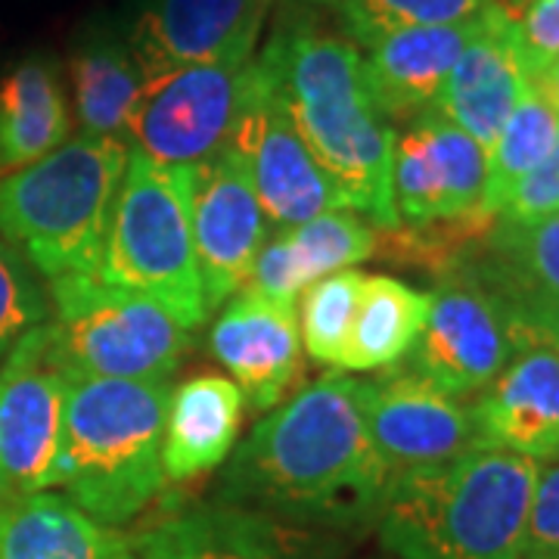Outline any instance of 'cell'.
Segmentation results:
<instances>
[{
  "label": "cell",
  "mask_w": 559,
  "mask_h": 559,
  "mask_svg": "<svg viewBox=\"0 0 559 559\" xmlns=\"http://www.w3.org/2000/svg\"><path fill=\"white\" fill-rule=\"evenodd\" d=\"M261 212L246 162L234 146L193 165V242L209 314L237 296L264 242Z\"/></svg>",
  "instance_id": "5bb4252c"
},
{
  "label": "cell",
  "mask_w": 559,
  "mask_h": 559,
  "mask_svg": "<svg viewBox=\"0 0 559 559\" xmlns=\"http://www.w3.org/2000/svg\"><path fill=\"white\" fill-rule=\"evenodd\" d=\"M138 559H305V540L271 516L234 503L165 513L128 538Z\"/></svg>",
  "instance_id": "44dd1931"
},
{
  "label": "cell",
  "mask_w": 559,
  "mask_h": 559,
  "mask_svg": "<svg viewBox=\"0 0 559 559\" xmlns=\"http://www.w3.org/2000/svg\"><path fill=\"white\" fill-rule=\"evenodd\" d=\"M358 392L370 439L392 476L481 448L473 407L411 367H389L380 380H358Z\"/></svg>",
  "instance_id": "7c38bea8"
},
{
  "label": "cell",
  "mask_w": 559,
  "mask_h": 559,
  "mask_svg": "<svg viewBox=\"0 0 559 559\" xmlns=\"http://www.w3.org/2000/svg\"><path fill=\"white\" fill-rule=\"evenodd\" d=\"M72 116L62 72L50 57H28L0 81V171L44 159L69 140Z\"/></svg>",
  "instance_id": "cb8c5ba5"
},
{
  "label": "cell",
  "mask_w": 559,
  "mask_h": 559,
  "mask_svg": "<svg viewBox=\"0 0 559 559\" xmlns=\"http://www.w3.org/2000/svg\"><path fill=\"white\" fill-rule=\"evenodd\" d=\"M227 146H234L246 162L249 180L255 187L264 218L280 227H293L323 212L348 209L340 187L311 156L289 121L271 75L259 57L252 60V81Z\"/></svg>",
  "instance_id": "30bf717a"
},
{
  "label": "cell",
  "mask_w": 559,
  "mask_h": 559,
  "mask_svg": "<svg viewBox=\"0 0 559 559\" xmlns=\"http://www.w3.org/2000/svg\"><path fill=\"white\" fill-rule=\"evenodd\" d=\"M507 296V293H503ZM510 299V296H507ZM532 333L547 340L559 352V301L554 299H510Z\"/></svg>",
  "instance_id": "e575fe53"
},
{
  "label": "cell",
  "mask_w": 559,
  "mask_h": 559,
  "mask_svg": "<svg viewBox=\"0 0 559 559\" xmlns=\"http://www.w3.org/2000/svg\"><path fill=\"white\" fill-rule=\"evenodd\" d=\"M559 131V112L538 81L528 79L513 112L500 124L498 138L488 146V178H485V209L498 215L507 193L538 165Z\"/></svg>",
  "instance_id": "4316f807"
},
{
  "label": "cell",
  "mask_w": 559,
  "mask_h": 559,
  "mask_svg": "<svg viewBox=\"0 0 559 559\" xmlns=\"http://www.w3.org/2000/svg\"><path fill=\"white\" fill-rule=\"evenodd\" d=\"M532 336L498 286L448 280L429 293L426 323L411 348V370L457 399L479 395Z\"/></svg>",
  "instance_id": "ba28073f"
},
{
  "label": "cell",
  "mask_w": 559,
  "mask_h": 559,
  "mask_svg": "<svg viewBox=\"0 0 559 559\" xmlns=\"http://www.w3.org/2000/svg\"><path fill=\"white\" fill-rule=\"evenodd\" d=\"M131 156L128 140H66L0 178V240L40 277H100L106 230Z\"/></svg>",
  "instance_id": "5b68a950"
},
{
  "label": "cell",
  "mask_w": 559,
  "mask_h": 559,
  "mask_svg": "<svg viewBox=\"0 0 559 559\" xmlns=\"http://www.w3.org/2000/svg\"><path fill=\"white\" fill-rule=\"evenodd\" d=\"M481 448L559 463V352L538 333L473 404Z\"/></svg>",
  "instance_id": "2e32d148"
},
{
  "label": "cell",
  "mask_w": 559,
  "mask_h": 559,
  "mask_svg": "<svg viewBox=\"0 0 559 559\" xmlns=\"http://www.w3.org/2000/svg\"><path fill=\"white\" fill-rule=\"evenodd\" d=\"M143 84L146 79L128 40H119L106 28L84 32L75 40L69 53V87L81 134L128 138Z\"/></svg>",
  "instance_id": "d4e9b609"
},
{
  "label": "cell",
  "mask_w": 559,
  "mask_h": 559,
  "mask_svg": "<svg viewBox=\"0 0 559 559\" xmlns=\"http://www.w3.org/2000/svg\"><path fill=\"white\" fill-rule=\"evenodd\" d=\"M488 246L503 261L500 293L510 299L559 301V212L538 221L498 218Z\"/></svg>",
  "instance_id": "83f0119b"
},
{
  "label": "cell",
  "mask_w": 559,
  "mask_h": 559,
  "mask_svg": "<svg viewBox=\"0 0 559 559\" xmlns=\"http://www.w3.org/2000/svg\"><path fill=\"white\" fill-rule=\"evenodd\" d=\"M528 79L532 75L522 60L513 25L495 0L481 13L479 32L454 62L432 109L466 131L488 153Z\"/></svg>",
  "instance_id": "ac0fdd59"
},
{
  "label": "cell",
  "mask_w": 559,
  "mask_h": 559,
  "mask_svg": "<svg viewBox=\"0 0 559 559\" xmlns=\"http://www.w3.org/2000/svg\"><path fill=\"white\" fill-rule=\"evenodd\" d=\"M538 469L513 451L476 448L395 473L377 513L382 547L399 559H522Z\"/></svg>",
  "instance_id": "3957f363"
},
{
  "label": "cell",
  "mask_w": 559,
  "mask_h": 559,
  "mask_svg": "<svg viewBox=\"0 0 559 559\" xmlns=\"http://www.w3.org/2000/svg\"><path fill=\"white\" fill-rule=\"evenodd\" d=\"M532 79L538 81V87L547 94V100L554 103L557 106V112H559V57L544 72H538V75H532Z\"/></svg>",
  "instance_id": "d590c367"
},
{
  "label": "cell",
  "mask_w": 559,
  "mask_h": 559,
  "mask_svg": "<svg viewBox=\"0 0 559 559\" xmlns=\"http://www.w3.org/2000/svg\"><path fill=\"white\" fill-rule=\"evenodd\" d=\"M495 0H326L336 13L342 38L355 47L382 38L399 28L417 25H451L485 13Z\"/></svg>",
  "instance_id": "f546056e"
},
{
  "label": "cell",
  "mask_w": 559,
  "mask_h": 559,
  "mask_svg": "<svg viewBox=\"0 0 559 559\" xmlns=\"http://www.w3.org/2000/svg\"><path fill=\"white\" fill-rule=\"evenodd\" d=\"M429 311V296L389 274H364L352 336L342 370H389L417 345Z\"/></svg>",
  "instance_id": "484cf974"
},
{
  "label": "cell",
  "mask_w": 559,
  "mask_h": 559,
  "mask_svg": "<svg viewBox=\"0 0 559 559\" xmlns=\"http://www.w3.org/2000/svg\"><path fill=\"white\" fill-rule=\"evenodd\" d=\"M252 60L183 66L146 79L128 146L162 165H200L215 156L246 103Z\"/></svg>",
  "instance_id": "9c48e42d"
},
{
  "label": "cell",
  "mask_w": 559,
  "mask_h": 559,
  "mask_svg": "<svg viewBox=\"0 0 559 559\" xmlns=\"http://www.w3.org/2000/svg\"><path fill=\"white\" fill-rule=\"evenodd\" d=\"M522 559H559V463L538 469L525 513Z\"/></svg>",
  "instance_id": "d6a6232c"
},
{
  "label": "cell",
  "mask_w": 559,
  "mask_h": 559,
  "mask_svg": "<svg viewBox=\"0 0 559 559\" xmlns=\"http://www.w3.org/2000/svg\"><path fill=\"white\" fill-rule=\"evenodd\" d=\"M50 299L53 352L69 377L168 380L190 345L162 305L100 277L50 280Z\"/></svg>",
  "instance_id": "52a82bcc"
},
{
  "label": "cell",
  "mask_w": 559,
  "mask_h": 559,
  "mask_svg": "<svg viewBox=\"0 0 559 559\" xmlns=\"http://www.w3.org/2000/svg\"><path fill=\"white\" fill-rule=\"evenodd\" d=\"M513 25L528 75L544 72L559 57V0H498Z\"/></svg>",
  "instance_id": "1f68e13d"
},
{
  "label": "cell",
  "mask_w": 559,
  "mask_h": 559,
  "mask_svg": "<svg viewBox=\"0 0 559 559\" xmlns=\"http://www.w3.org/2000/svg\"><path fill=\"white\" fill-rule=\"evenodd\" d=\"M212 355L230 370L252 411H271L299 377L301 336L296 305L242 296L227 301L209 333Z\"/></svg>",
  "instance_id": "e0dca14e"
},
{
  "label": "cell",
  "mask_w": 559,
  "mask_h": 559,
  "mask_svg": "<svg viewBox=\"0 0 559 559\" xmlns=\"http://www.w3.org/2000/svg\"><path fill=\"white\" fill-rule=\"evenodd\" d=\"M69 373L53 352L50 320L25 333L0 367V473L10 495L50 488Z\"/></svg>",
  "instance_id": "8fae6325"
},
{
  "label": "cell",
  "mask_w": 559,
  "mask_h": 559,
  "mask_svg": "<svg viewBox=\"0 0 559 559\" xmlns=\"http://www.w3.org/2000/svg\"><path fill=\"white\" fill-rule=\"evenodd\" d=\"M119 559H138V557H134V554H131V547H128V554H121Z\"/></svg>",
  "instance_id": "74e56055"
},
{
  "label": "cell",
  "mask_w": 559,
  "mask_h": 559,
  "mask_svg": "<svg viewBox=\"0 0 559 559\" xmlns=\"http://www.w3.org/2000/svg\"><path fill=\"white\" fill-rule=\"evenodd\" d=\"M255 57L345 205L380 230L401 227L392 202L399 131L370 94L358 47L318 22L293 20Z\"/></svg>",
  "instance_id": "7a4b0ae2"
},
{
  "label": "cell",
  "mask_w": 559,
  "mask_h": 559,
  "mask_svg": "<svg viewBox=\"0 0 559 559\" xmlns=\"http://www.w3.org/2000/svg\"><path fill=\"white\" fill-rule=\"evenodd\" d=\"M242 411L246 399L230 377L205 373L171 389L162 436L165 481H190L221 466L237 448Z\"/></svg>",
  "instance_id": "7402d4cb"
},
{
  "label": "cell",
  "mask_w": 559,
  "mask_h": 559,
  "mask_svg": "<svg viewBox=\"0 0 559 559\" xmlns=\"http://www.w3.org/2000/svg\"><path fill=\"white\" fill-rule=\"evenodd\" d=\"M377 249V227L352 209L323 212L318 218L280 227L259 255L242 283V296L296 305L314 280L358 267Z\"/></svg>",
  "instance_id": "d6986e66"
},
{
  "label": "cell",
  "mask_w": 559,
  "mask_h": 559,
  "mask_svg": "<svg viewBox=\"0 0 559 559\" xmlns=\"http://www.w3.org/2000/svg\"><path fill=\"white\" fill-rule=\"evenodd\" d=\"M559 212V131L550 153L507 193L498 218L538 221Z\"/></svg>",
  "instance_id": "836d02e7"
},
{
  "label": "cell",
  "mask_w": 559,
  "mask_h": 559,
  "mask_svg": "<svg viewBox=\"0 0 559 559\" xmlns=\"http://www.w3.org/2000/svg\"><path fill=\"white\" fill-rule=\"evenodd\" d=\"M360 283L358 267H345L336 274L314 280L299 305V336L305 352L323 367H340L345 358V345L352 336V323L358 314Z\"/></svg>",
  "instance_id": "f1b7e54d"
},
{
  "label": "cell",
  "mask_w": 559,
  "mask_h": 559,
  "mask_svg": "<svg viewBox=\"0 0 559 559\" xmlns=\"http://www.w3.org/2000/svg\"><path fill=\"white\" fill-rule=\"evenodd\" d=\"M488 153L436 109L395 138L392 202L399 224L423 227L485 209Z\"/></svg>",
  "instance_id": "4fadbf2b"
},
{
  "label": "cell",
  "mask_w": 559,
  "mask_h": 559,
  "mask_svg": "<svg viewBox=\"0 0 559 559\" xmlns=\"http://www.w3.org/2000/svg\"><path fill=\"white\" fill-rule=\"evenodd\" d=\"M128 535L87 516L62 495L0 500V559H119Z\"/></svg>",
  "instance_id": "603a6c76"
},
{
  "label": "cell",
  "mask_w": 559,
  "mask_h": 559,
  "mask_svg": "<svg viewBox=\"0 0 559 559\" xmlns=\"http://www.w3.org/2000/svg\"><path fill=\"white\" fill-rule=\"evenodd\" d=\"M168 380L72 377L50 488L109 528L138 520L165 488Z\"/></svg>",
  "instance_id": "277c9868"
},
{
  "label": "cell",
  "mask_w": 559,
  "mask_h": 559,
  "mask_svg": "<svg viewBox=\"0 0 559 559\" xmlns=\"http://www.w3.org/2000/svg\"><path fill=\"white\" fill-rule=\"evenodd\" d=\"M100 280L162 305L183 330L209 318L193 242V165L131 150L106 230Z\"/></svg>",
  "instance_id": "8992f818"
},
{
  "label": "cell",
  "mask_w": 559,
  "mask_h": 559,
  "mask_svg": "<svg viewBox=\"0 0 559 559\" xmlns=\"http://www.w3.org/2000/svg\"><path fill=\"white\" fill-rule=\"evenodd\" d=\"M392 469L360 411L355 377L323 373L255 423L224 469L221 498L293 522L377 520Z\"/></svg>",
  "instance_id": "6da1fadb"
},
{
  "label": "cell",
  "mask_w": 559,
  "mask_h": 559,
  "mask_svg": "<svg viewBox=\"0 0 559 559\" xmlns=\"http://www.w3.org/2000/svg\"><path fill=\"white\" fill-rule=\"evenodd\" d=\"M10 498V488H7V479H3V473H0V500Z\"/></svg>",
  "instance_id": "8d00e7d4"
},
{
  "label": "cell",
  "mask_w": 559,
  "mask_h": 559,
  "mask_svg": "<svg viewBox=\"0 0 559 559\" xmlns=\"http://www.w3.org/2000/svg\"><path fill=\"white\" fill-rule=\"evenodd\" d=\"M47 296L20 249L0 240V367L25 333L47 323Z\"/></svg>",
  "instance_id": "4dcf8cb0"
},
{
  "label": "cell",
  "mask_w": 559,
  "mask_h": 559,
  "mask_svg": "<svg viewBox=\"0 0 559 559\" xmlns=\"http://www.w3.org/2000/svg\"><path fill=\"white\" fill-rule=\"evenodd\" d=\"M479 16L451 25L399 28L360 47L370 94L389 121H414L439 100L441 87L466 44L479 32Z\"/></svg>",
  "instance_id": "ffe728a7"
},
{
  "label": "cell",
  "mask_w": 559,
  "mask_h": 559,
  "mask_svg": "<svg viewBox=\"0 0 559 559\" xmlns=\"http://www.w3.org/2000/svg\"><path fill=\"white\" fill-rule=\"evenodd\" d=\"M314 3H326V0H314Z\"/></svg>",
  "instance_id": "f35d334b"
},
{
  "label": "cell",
  "mask_w": 559,
  "mask_h": 559,
  "mask_svg": "<svg viewBox=\"0 0 559 559\" xmlns=\"http://www.w3.org/2000/svg\"><path fill=\"white\" fill-rule=\"evenodd\" d=\"M274 0H150L128 47L143 79L183 66L249 62Z\"/></svg>",
  "instance_id": "9a60e30c"
}]
</instances>
